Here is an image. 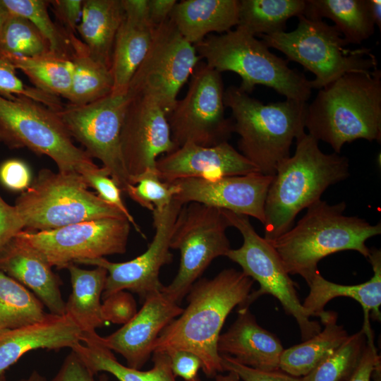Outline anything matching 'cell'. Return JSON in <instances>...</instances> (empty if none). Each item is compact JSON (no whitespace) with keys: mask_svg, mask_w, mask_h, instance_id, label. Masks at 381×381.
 Segmentation results:
<instances>
[{"mask_svg":"<svg viewBox=\"0 0 381 381\" xmlns=\"http://www.w3.org/2000/svg\"><path fill=\"white\" fill-rule=\"evenodd\" d=\"M254 281L234 268L221 271L212 279L196 281L188 293V306L160 332L154 352L183 350L201 361L210 378L224 372L217 343L223 325L236 307L246 306Z\"/></svg>","mask_w":381,"mask_h":381,"instance_id":"obj_1","label":"cell"},{"mask_svg":"<svg viewBox=\"0 0 381 381\" xmlns=\"http://www.w3.org/2000/svg\"><path fill=\"white\" fill-rule=\"evenodd\" d=\"M293 156L277 167L265 203L264 238L272 241L289 231L297 214L320 200L330 186L349 176V159L321 151L315 138L303 133Z\"/></svg>","mask_w":381,"mask_h":381,"instance_id":"obj_2","label":"cell"},{"mask_svg":"<svg viewBox=\"0 0 381 381\" xmlns=\"http://www.w3.org/2000/svg\"><path fill=\"white\" fill-rule=\"evenodd\" d=\"M305 128L338 154L358 139L380 143L381 71L346 73L319 90L308 104Z\"/></svg>","mask_w":381,"mask_h":381,"instance_id":"obj_3","label":"cell"},{"mask_svg":"<svg viewBox=\"0 0 381 381\" xmlns=\"http://www.w3.org/2000/svg\"><path fill=\"white\" fill-rule=\"evenodd\" d=\"M346 208L344 201L331 205L320 199L289 231L269 241L289 274H298L308 284L319 273L320 260L329 255L352 250L368 258L365 242L381 234V224L346 216Z\"/></svg>","mask_w":381,"mask_h":381,"instance_id":"obj_4","label":"cell"},{"mask_svg":"<svg viewBox=\"0 0 381 381\" xmlns=\"http://www.w3.org/2000/svg\"><path fill=\"white\" fill-rule=\"evenodd\" d=\"M224 104L231 111L239 152L260 173L274 176L277 166L290 157L294 139L305 132L307 102L286 99L264 104L231 85L224 90Z\"/></svg>","mask_w":381,"mask_h":381,"instance_id":"obj_5","label":"cell"},{"mask_svg":"<svg viewBox=\"0 0 381 381\" xmlns=\"http://www.w3.org/2000/svg\"><path fill=\"white\" fill-rule=\"evenodd\" d=\"M237 25L219 35H211L194 44L198 55L219 73L231 71L241 78L238 87L250 94L258 85L274 89L286 99L307 102L312 93L310 80L289 61L274 54L269 47Z\"/></svg>","mask_w":381,"mask_h":381,"instance_id":"obj_6","label":"cell"},{"mask_svg":"<svg viewBox=\"0 0 381 381\" xmlns=\"http://www.w3.org/2000/svg\"><path fill=\"white\" fill-rule=\"evenodd\" d=\"M87 188L78 173L41 169L16 200L24 230L48 231L84 221L126 217Z\"/></svg>","mask_w":381,"mask_h":381,"instance_id":"obj_7","label":"cell"},{"mask_svg":"<svg viewBox=\"0 0 381 381\" xmlns=\"http://www.w3.org/2000/svg\"><path fill=\"white\" fill-rule=\"evenodd\" d=\"M298 18V25L292 31L259 37L269 48L280 51L288 61L297 62L313 73L312 89L320 90L346 73L377 68L371 49L346 48L349 44L334 25L303 15Z\"/></svg>","mask_w":381,"mask_h":381,"instance_id":"obj_8","label":"cell"},{"mask_svg":"<svg viewBox=\"0 0 381 381\" xmlns=\"http://www.w3.org/2000/svg\"><path fill=\"white\" fill-rule=\"evenodd\" d=\"M0 143L47 155L60 172L83 174L98 167L73 143L58 111L24 96L0 95Z\"/></svg>","mask_w":381,"mask_h":381,"instance_id":"obj_9","label":"cell"},{"mask_svg":"<svg viewBox=\"0 0 381 381\" xmlns=\"http://www.w3.org/2000/svg\"><path fill=\"white\" fill-rule=\"evenodd\" d=\"M222 210L230 226L239 231L243 240L240 248H231L226 256L260 284L258 290L250 292L246 306L249 307L262 295H271L280 302L287 315L295 318L303 341L320 332L322 329L320 323L310 319L297 296L294 282L272 244L258 234L249 217Z\"/></svg>","mask_w":381,"mask_h":381,"instance_id":"obj_10","label":"cell"},{"mask_svg":"<svg viewBox=\"0 0 381 381\" xmlns=\"http://www.w3.org/2000/svg\"><path fill=\"white\" fill-rule=\"evenodd\" d=\"M228 227L222 209L197 202L182 207L170 243L171 249L180 251L179 267L171 283L162 289L172 301L179 304L210 263L226 255L231 249Z\"/></svg>","mask_w":381,"mask_h":381,"instance_id":"obj_11","label":"cell"},{"mask_svg":"<svg viewBox=\"0 0 381 381\" xmlns=\"http://www.w3.org/2000/svg\"><path fill=\"white\" fill-rule=\"evenodd\" d=\"M195 69L186 96L167 116L177 148L186 143L214 146L228 142L234 133L231 118L225 116L221 73L205 63Z\"/></svg>","mask_w":381,"mask_h":381,"instance_id":"obj_12","label":"cell"},{"mask_svg":"<svg viewBox=\"0 0 381 381\" xmlns=\"http://www.w3.org/2000/svg\"><path fill=\"white\" fill-rule=\"evenodd\" d=\"M128 97L112 92L95 102L64 105L58 113L72 138L91 158L100 160L110 177L126 192L131 185L121 150V131Z\"/></svg>","mask_w":381,"mask_h":381,"instance_id":"obj_13","label":"cell"},{"mask_svg":"<svg viewBox=\"0 0 381 381\" xmlns=\"http://www.w3.org/2000/svg\"><path fill=\"white\" fill-rule=\"evenodd\" d=\"M200 59L194 46L181 36L169 18L155 28L150 49L126 92L151 98L167 116Z\"/></svg>","mask_w":381,"mask_h":381,"instance_id":"obj_14","label":"cell"},{"mask_svg":"<svg viewBox=\"0 0 381 381\" xmlns=\"http://www.w3.org/2000/svg\"><path fill=\"white\" fill-rule=\"evenodd\" d=\"M131 224L126 217L104 218L78 222L58 229L17 235L52 266L66 268L78 260L123 254Z\"/></svg>","mask_w":381,"mask_h":381,"instance_id":"obj_15","label":"cell"},{"mask_svg":"<svg viewBox=\"0 0 381 381\" xmlns=\"http://www.w3.org/2000/svg\"><path fill=\"white\" fill-rule=\"evenodd\" d=\"M184 205L175 200L152 212L155 235L147 250L138 257L123 262H113L104 258L78 260L75 264L102 267L107 271L102 298L121 291L138 294L141 300L162 291L164 285L159 275L161 268L173 260L170 243L175 223Z\"/></svg>","mask_w":381,"mask_h":381,"instance_id":"obj_16","label":"cell"},{"mask_svg":"<svg viewBox=\"0 0 381 381\" xmlns=\"http://www.w3.org/2000/svg\"><path fill=\"white\" fill-rule=\"evenodd\" d=\"M127 94L121 131V150L131 179L155 169L157 157L177 149L172 141L167 114L151 98Z\"/></svg>","mask_w":381,"mask_h":381,"instance_id":"obj_17","label":"cell"},{"mask_svg":"<svg viewBox=\"0 0 381 381\" xmlns=\"http://www.w3.org/2000/svg\"><path fill=\"white\" fill-rule=\"evenodd\" d=\"M273 176L260 172L212 179L188 178L178 180L174 199L182 205L197 202L253 217L262 224L265 203Z\"/></svg>","mask_w":381,"mask_h":381,"instance_id":"obj_18","label":"cell"},{"mask_svg":"<svg viewBox=\"0 0 381 381\" xmlns=\"http://www.w3.org/2000/svg\"><path fill=\"white\" fill-rule=\"evenodd\" d=\"M183 309L162 291L147 296L134 317L100 343L121 354L127 366L140 370L153 353V345L162 329Z\"/></svg>","mask_w":381,"mask_h":381,"instance_id":"obj_19","label":"cell"},{"mask_svg":"<svg viewBox=\"0 0 381 381\" xmlns=\"http://www.w3.org/2000/svg\"><path fill=\"white\" fill-rule=\"evenodd\" d=\"M155 167L159 179L169 183L188 178L212 179L260 172L228 142L210 147L186 143L157 159Z\"/></svg>","mask_w":381,"mask_h":381,"instance_id":"obj_20","label":"cell"},{"mask_svg":"<svg viewBox=\"0 0 381 381\" xmlns=\"http://www.w3.org/2000/svg\"><path fill=\"white\" fill-rule=\"evenodd\" d=\"M52 267L18 235L0 250V272L31 289L49 313L63 315L66 302L60 289L62 282Z\"/></svg>","mask_w":381,"mask_h":381,"instance_id":"obj_21","label":"cell"},{"mask_svg":"<svg viewBox=\"0 0 381 381\" xmlns=\"http://www.w3.org/2000/svg\"><path fill=\"white\" fill-rule=\"evenodd\" d=\"M83 333L67 315L49 313L42 320L0 332V375L28 351L72 348L81 343Z\"/></svg>","mask_w":381,"mask_h":381,"instance_id":"obj_22","label":"cell"},{"mask_svg":"<svg viewBox=\"0 0 381 381\" xmlns=\"http://www.w3.org/2000/svg\"><path fill=\"white\" fill-rule=\"evenodd\" d=\"M278 337L262 328L249 310L238 307V316L228 330L219 335L217 350L220 356H229L250 368L272 371L279 369L284 351Z\"/></svg>","mask_w":381,"mask_h":381,"instance_id":"obj_23","label":"cell"},{"mask_svg":"<svg viewBox=\"0 0 381 381\" xmlns=\"http://www.w3.org/2000/svg\"><path fill=\"white\" fill-rule=\"evenodd\" d=\"M368 260L373 275L367 282L356 285L338 284L325 279L320 272L308 284L309 294L302 303L310 318L319 317L322 324L329 315L325 306L332 299L344 296L351 298L362 306L364 313L363 325L370 324L369 318L380 321L381 313V252L380 249H370Z\"/></svg>","mask_w":381,"mask_h":381,"instance_id":"obj_24","label":"cell"},{"mask_svg":"<svg viewBox=\"0 0 381 381\" xmlns=\"http://www.w3.org/2000/svg\"><path fill=\"white\" fill-rule=\"evenodd\" d=\"M169 19L181 36L194 45L210 32H226L238 25V0L177 1Z\"/></svg>","mask_w":381,"mask_h":381,"instance_id":"obj_25","label":"cell"},{"mask_svg":"<svg viewBox=\"0 0 381 381\" xmlns=\"http://www.w3.org/2000/svg\"><path fill=\"white\" fill-rule=\"evenodd\" d=\"M125 18L121 0H84L76 32L95 60L111 69L117 32Z\"/></svg>","mask_w":381,"mask_h":381,"instance_id":"obj_26","label":"cell"},{"mask_svg":"<svg viewBox=\"0 0 381 381\" xmlns=\"http://www.w3.org/2000/svg\"><path fill=\"white\" fill-rule=\"evenodd\" d=\"M66 269L70 274L72 291L65 304V314L83 334L95 332L106 323L100 300L107 271L102 267L84 270L75 263Z\"/></svg>","mask_w":381,"mask_h":381,"instance_id":"obj_27","label":"cell"},{"mask_svg":"<svg viewBox=\"0 0 381 381\" xmlns=\"http://www.w3.org/2000/svg\"><path fill=\"white\" fill-rule=\"evenodd\" d=\"M150 23L124 18L115 38L111 65L112 92L126 93L151 45L155 29Z\"/></svg>","mask_w":381,"mask_h":381,"instance_id":"obj_28","label":"cell"},{"mask_svg":"<svg viewBox=\"0 0 381 381\" xmlns=\"http://www.w3.org/2000/svg\"><path fill=\"white\" fill-rule=\"evenodd\" d=\"M337 314L329 311L323 329L289 349H284L279 369L298 377L306 376L329 356L346 339L349 334L343 325H337Z\"/></svg>","mask_w":381,"mask_h":381,"instance_id":"obj_29","label":"cell"},{"mask_svg":"<svg viewBox=\"0 0 381 381\" xmlns=\"http://www.w3.org/2000/svg\"><path fill=\"white\" fill-rule=\"evenodd\" d=\"M303 16L330 19L348 44H360L375 31L368 0H306Z\"/></svg>","mask_w":381,"mask_h":381,"instance_id":"obj_30","label":"cell"},{"mask_svg":"<svg viewBox=\"0 0 381 381\" xmlns=\"http://www.w3.org/2000/svg\"><path fill=\"white\" fill-rule=\"evenodd\" d=\"M71 61L72 81L66 98L69 104H87L111 93L114 80L110 68L91 57L82 40L76 44Z\"/></svg>","mask_w":381,"mask_h":381,"instance_id":"obj_31","label":"cell"},{"mask_svg":"<svg viewBox=\"0 0 381 381\" xmlns=\"http://www.w3.org/2000/svg\"><path fill=\"white\" fill-rule=\"evenodd\" d=\"M0 59L23 72L36 88L57 97H67L73 73L70 60L51 52L31 57L0 53Z\"/></svg>","mask_w":381,"mask_h":381,"instance_id":"obj_32","label":"cell"},{"mask_svg":"<svg viewBox=\"0 0 381 381\" xmlns=\"http://www.w3.org/2000/svg\"><path fill=\"white\" fill-rule=\"evenodd\" d=\"M306 0H238L239 26L255 36L284 32L287 20L304 14Z\"/></svg>","mask_w":381,"mask_h":381,"instance_id":"obj_33","label":"cell"},{"mask_svg":"<svg viewBox=\"0 0 381 381\" xmlns=\"http://www.w3.org/2000/svg\"><path fill=\"white\" fill-rule=\"evenodd\" d=\"M48 314L32 292L0 272V332L41 321Z\"/></svg>","mask_w":381,"mask_h":381,"instance_id":"obj_34","label":"cell"},{"mask_svg":"<svg viewBox=\"0 0 381 381\" xmlns=\"http://www.w3.org/2000/svg\"><path fill=\"white\" fill-rule=\"evenodd\" d=\"M10 13L28 19L49 43L50 52L71 61L80 40L54 23L48 13L49 1L2 0Z\"/></svg>","mask_w":381,"mask_h":381,"instance_id":"obj_35","label":"cell"},{"mask_svg":"<svg viewBox=\"0 0 381 381\" xmlns=\"http://www.w3.org/2000/svg\"><path fill=\"white\" fill-rule=\"evenodd\" d=\"M366 345V335L362 328L349 335L329 356L302 381H348L356 368Z\"/></svg>","mask_w":381,"mask_h":381,"instance_id":"obj_36","label":"cell"},{"mask_svg":"<svg viewBox=\"0 0 381 381\" xmlns=\"http://www.w3.org/2000/svg\"><path fill=\"white\" fill-rule=\"evenodd\" d=\"M50 52L48 42L27 18L10 13L0 32V53L36 56Z\"/></svg>","mask_w":381,"mask_h":381,"instance_id":"obj_37","label":"cell"},{"mask_svg":"<svg viewBox=\"0 0 381 381\" xmlns=\"http://www.w3.org/2000/svg\"><path fill=\"white\" fill-rule=\"evenodd\" d=\"M178 192V186L162 181L155 169L132 178L125 193L140 206L152 212L168 205Z\"/></svg>","mask_w":381,"mask_h":381,"instance_id":"obj_38","label":"cell"},{"mask_svg":"<svg viewBox=\"0 0 381 381\" xmlns=\"http://www.w3.org/2000/svg\"><path fill=\"white\" fill-rule=\"evenodd\" d=\"M0 95L6 98L24 96L55 111L64 106L59 97L24 84L16 75V69L3 59H0Z\"/></svg>","mask_w":381,"mask_h":381,"instance_id":"obj_39","label":"cell"},{"mask_svg":"<svg viewBox=\"0 0 381 381\" xmlns=\"http://www.w3.org/2000/svg\"><path fill=\"white\" fill-rule=\"evenodd\" d=\"M82 176L88 187L95 189L98 193V196L102 200L117 208L133 225L135 230L145 238L140 226L123 203L121 195L122 190L110 177L109 171L105 168L97 167L92 170L84 172Z\"/></svg>","mask_w":381,"mask_h":381,"instance_id":"obj_40","label":"cell"},{"mask_svg":"<svg viewBox=\"0 0 381 381\" xmlns=\"http://www.w3.org/2000/svg\"><path fill=\"white\" fill-rule=\"evenodd\" d=\"M103 301L102 308L106 322L125 325L138 312L134 298L124 291L115 293Z\"/></svg>","mask_w":381,"mask_h":381,"instance_id":"obj_41","label":"cell"},{"mask_svg":"<svg viewBox=\"0 0 381 381\" xmlns=\"http://www.w3.org/2000/svg\"><path fill=\"white\" fill-rule=\"evenodd\" d=\"M224 371L236 373L243 381H302V377L290 375L280 369L265 371L244 365L232 357L220 356Z\"/></svg>","mask_w":381,"mask_h":381,"instance_id":"obj_42","label":"cell"},{"mask_svg":"<svg viewBox=\"0 0 381 381\" xmlns=\"http://www.w3.org/2000/svg\"><path fill=\"white\" fill-rule=\"evenodd\" d=\"M96 374L71 350L51 381H109L106 373Z\"/></svg>","mask_w":381,"mask_h":381,"instance_id":"obj_43","label":"cell"},{"mask_svg":"<svg viewBox=\"0 0 381 381\" xmlns=\"http://www.w3.org/2000/svg\"><path fill=\"white\" fill-rule=\"evenodd\" d=\"M0 181L9 190L23 192L31 184L30 171L24 162L8 159L0 166Z\"/></svg>","mask_w":381,"mask_h":381,"instance_id":"obj_44","label":"cell"},{"mask_svg":"<svg viewBox=\"0 0 381 381\" xmlns=\"http://www.w3.org/2000/svg\"><path fill=\"white\" fill-rule=\"evenodd\" d=\"M84 0H54L49 1L56 21L68 33L76 35L83 11Z\"/></svg>","mask_w":381,"mask_h":381,"instance_id":"obj_45","label":"cell"},{"mask_svg":"<svg viewBox=\"0 0 381 381\" xmlns=\"http://www.w3.org/2000/svg\"><path fill=\"white\" fill-rule=\"evenodd\" d=\"M165 353L169 356L171 369L175 377L179 376L184 381H200L198 371L202 368V363L196 355L183 350Z\"/></svg>","mask_w":381,"mask_h":381,"instance_id":"obj_46","label":"cell"},{"mask_svg":"<svg viewBox=\"0 0 381 381\" xmlns=\"http://www.w3.org/2000/svg\"><path fill=\"white\" fill-rule=\"evenodd\" d=\"M363 329L366 335V345L356 368L348 381H370L375 367L380 362V356L374 344L372 328Z\"/></svg>","mask_w":381,"mask_h":381,"instance_id":"obj_47","label":"cell"},{"mask_svg":"<svg viewBox=\"0 0 381 381\" xmlns=\"http://www.w3.org/2000/svg\"><path fill=\"white\" fill-rule=\"evenodd\" d=\"M23 230L24 223L17 208L6 202L0 195V250Z\"/></svg>","mask_w":381,"mask_h":381,"instance_id":"obj_48","label":"cell"},{"mask_svg":"<svg viewBox=\"0 0 381 381\" xmlns=\"http://www.w3.org/2000/svg\"><path fill=\"white\" fill-rule=\"evenodd\" d=\"M152 354L154 365L148 381H176L168 354L165 352H154Z\"/></svg>","mask_w":381,"mask_h":381,"instance_id":"obj_49","label":"cell"},{"mask_svg":"<svg viewBox=\"0 0 381 381\" xmlns=\"http://www.w3.org/2000/svg\"><path fill=\"white\" fill-rule=\"evenodd\" d=\"M176 0H148L149 19L157 27L169 18Z\"/></svg>","mask_w":381,"mask_h":381,"instance_id":"obj_50","label":"cell"},{"mask_svg":"<svg viewBox=\"0 0 381 381\" xmlns=\"http://www.w3.org/2000/svg\"><path fill=\"white\" fill-rule=\"evenodd\" d=\"M121 4L126 18L150 23L148 0H121Z\"/></svg>","mask_w":381,"mask_h":381,"instance_id":"obj_51","label":"cell"},{"mask_svg":"<svg viewBox=\"0 0 381 381\" xmlns=\"http://www.w3.org/2000/svg\"><path fill=\"white\" fill-rule=\"evenodd\" d=\"M370 14L375 25L381 29V1L368 0Z\"/></svg>","mask_w":381,"mask_h":381,"instance_id":"obj_52","label":"cell"},{"mask_svg":"<svg viewBox=\"0 0 381 381\" xmlns=\"http://www.w3.org/2000/svg\"><path fill=\"white\" fill-rule=\"evenodd\" d=\"M225 375L217 374L215 377V381H241V378L238 375L232 370L227 371Z\"/></svg>","mask_w":381,"mask_h":381,"instance_id":"obj_53","label":"cell"},{"mask_svg":"<svg viewBox=\"0 0 381 381\" xmlns=\"http://www.w3.org/2000/svg\"><path fill=\"white\" fill-rule=\"evenodd\" d=\"M9 15V11L3 4L2 0H0V32Z\"/></svg>","mask_w":381,"mask_h":381,"instance_id":"obj_54","label":"cell"},{"mask_svg":"<svg viewBox=\"0 0 381 381\" xmlns=\"http://www.w3.org/2000/svg\"><path fill=\"white\" fill-rule=\"evenodd\" d=\"M18 381H47V380L38 371L34 370L28 377L23 378Z\"/></svg>","mask_w":381,"mask_h":381,"instance_id":"obj_55","label":"cell"},{"mask_svg":"<svg viewBox=\"0 0 381 381\" xmlns=\"http://www.w3.org/2000/svg\"><path fill=\"white\" fill-rule=\"evenodd\" d=\"M0 381H7L4 374L0 375Z\"/></svg>","mask_w":381,"mask_h":381,"instance_id":"obj_56","label":"cell"}]
</instances>
